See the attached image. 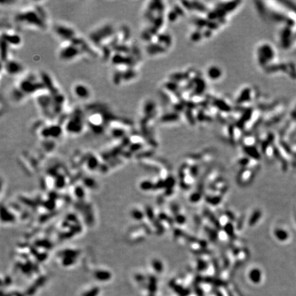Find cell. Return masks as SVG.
I'll return each instance as SVG.
<instances>
[{
    "label": "cell",
    "instance_id": "6da1fadb",
    "mask_svg": "<svg viewBox=\"0 0 296 296\" xmlns=\"http://www.w3.org/2000/svg\"><path fill=\"white\" fill-rule=\"evenodd\" d=\"M14 21L24 28L45 30L48 27L47 14L41 5H28L20 8L14 16Z\"/></svg>",
    "mask_w": 296,
    "mask_h": 296
},
{
    "label": "cell",
    "instance_id": "277c9868",
    "mask_svg": "<svg viewBox=\"0 0 296 296\" xmlns=\"http://www.w3.org/2000/svg\"><path fill=\"white\" fill-rule=\"evenodd\" d=\"M2 63L4 65H2V70L4 69L5 72L8 75H16L22 74V71H24V67L23 65L16 61L15 60H13L11 57H9L8 58L5 59V60L2 61Z\"/></svg>",
    "mask_w": 296,
    "mask_h": 296
},
{
    "label": "cell",
    "instance_id": "7a4b0ae2",
    "mask_svg": "<svg viewBox=\"0 0 296 296\" xmlns=\"http://www.w3.org/2000/svg\"><path fill=\"white\" fill-rule=\"evenodd\" d=\"M43 75L29 74L23 76L13 88L12 96L15 101H20L28 96H33L44 87Z\"/></svg>",
    "mask_w": 296,
    "mask_h": 296
},
{
    "label": "cell",
    "instance_id": "3957f363",
    "mask_svg": "<svg viewBox=\"0 0 296 296\" xmlns=\"http://www.w3.org/2000/svg\"><path fill=\"white\" fill-rule=\"evenodd\" d=\"M73 95L79 100H88L92 96V91L88 84L83 82H77L71 88Z\"/></svg>",
    "mask_w": 296,
    "mask_h": 296
}]
</instances>
